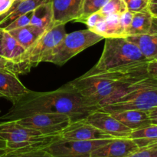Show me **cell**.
Instances as JSON below:
<instances>
[{
    "label": "cell",
    "instance_id": "6da1fadb",
    "mask_svg": "<svg viewBox=\"0 0 157 157\" xmlns=\"http://www.w3.org/2000/svg\"><path fill=\"white\" fill-rule=\"evenodd\" d=\"M100 109L85 101L81 95L66 83L59 89L49 92L29 90L9 112L1 117L2 121H15L37 113L64 114L71 123L83 120L91 112Z\"/></svg>",
    "mask_w": 157,
    "mask_h": 157
},
{
    "label": "cell",
    "instance_id": "7a4b0ae2",
    "mask_svg": "<svg viewBox=\"0 0 157 157\" xmlns=\"http://www.w3.org/2000/svg\"><path fill=\"white\" fill-rule=\"evenodd\" d=\"M67 83L87 103L99 108L110 104L125 95L133 85L98 75L90 76L81 75Z\"/></svg>",
    "mask_w": 157,
    "mask_h": 157
},
{
    "label": "cell",
    "instance_id": "3957f363",
    "mask_svg": "<svg viewBox=\"0 0 157 157\" xmlns=\"http://www.w3.org/2000/svg\"><path fill=\"white\" fill-rule=\"evenodd\" d=\"M148 60L136 46L126 38H106L101 58L94 66L83 75L90 76L97 73Z\"/></svg>",
    "mask_w": 157,
    "mask_h": 157
},
{
    "label": "cell",
    "instance_id": "277c9868",
    "mask_svg": "<svg viewBox=\"0 0 157 157\" xmlns=\"http://www.w3.org/2000/svg\"><path fill=\"white\" fill-rule=\"evenodd\" d=\"M157 107V80L147 78L136 83L117 99L100 109L108 113L125 110L149 111Z\"/></svg>",
    "mask_w": 157,
    "mask_h": 157
},
{
    "label": "cell",
    "instance_id": "5b68a950",
    "mask_svg": "<svg viewBox=\"0 0 157 157\" xmlns=\"http://www.w3.org/2000/svg\"><path fill=\"white\" fill-rule=\"evenodd\" d=\"M0 137L6 141L9 152L43 148L58 139L59 135H45L15 121H2L0 122Z\"/></svg>",
    "mask_w": 157,
    "mask_h": 157
},
{
    "label": "cell",
    "instance_id": "8992f818",
    "mask_svg": "<svg viewBox=\"0 0 157 157\" xmlns=\"http://www.w3.org/2000/svg\"><path fill=\"white\" fill-rule=\"evenodd\" d=\"M104 39V37L89 29L66 34L59 44L44 58L43 62L62 66L71 58Z\"/></svg>",
    "mask_w": 157,
    "mask_h": 157
},
{
    "label": "cell",
    "instance_id": "52a82bcc",
    "mask_svg": "<svg viewBox=\"0 0 157 157\" xmlns=\"http://www.w3.org/2000/svg\"><path fill=\"white\" fill-rule=\"evenodd\" d=\"M65 25H56L44 32L39 39L26 50L23 63V74L28 73L32 68L42 62L44 57L60 43L66 35Z\"/></svg>",
    "mask_w": 157,
    "mask_h": 157
},
{
    "label": "cell",
    "instance_id": "ba28073f",
    "mask_svg": "<svg viewBox=\"0 0 157 157\" xmlns=\"http://www.w3.org/2000/svg\"><path fill=\"white\" fill-rule=\"evenodd\" d=\"M111 139H113L78 141L63 139L58 137L42 149L55 157H90L94 150L109 143Z\"/></svg>",
    "mask_w": 157,
    "mask_h": 157
},
{
    "label": "cell",
    "instance_id": "9c48e42d",
    "mask_svg": "<svg viewBox=\"0 0 157 157\" xmlns=\"http://www.w3.org/2000/svg\"><path fill=\"white\" fill-rule=\"evenodd\" d=\"M25 127L36 130L45 135H58L71 123L70 117L64 114L37 113L15 120Z\"/></svg>",
    "mask_w": 157,
    "mask_h": 157
},
{
    "label": "cell",
    "instance_id": "30bf717a",
    "mask_svg": "<svg viewBox=\"0 0 157 157\" xmlns=\"http://www.w3.org/2000/svg\"><path fill=\"white\" fill-rule=\"evenodd\" d=\"M84 121L111 135L113 138H127L132 132L131 129L123 125L111 114L104 112L101 109L89 114L84 119Z\"/></svg>",
    "mask_w": 157,
    "mask_h": 157
},
{
    "label": "cell",
    "instance_id": "8fae6325",
    "mask_svg": "<svg viewBox=\"0 0 157 157\" xmlns=\"http://www.w3.org/2000/svg\"><path fill=\"white\" fill-rule=\"evenodd\" d=\"M59 138L78 141H94L115 139L92 125L86 123L84 119L71 123L59 134Z\"/></svg>",
    "mask_w": 157,
    "mask_h": 157
},
{
    "label": "cell",
    "instance_id": "7c38bea8",
    "mask_svg": "<svg viewBox=\"0 0 157 157\" xmlns=\"http://www.w3.org/2000/svg\"><path fill=\"white\" fill-rule=\"evenodd\" d=\"M26 50L9 33L3 30L2 55L9 63V70L18 75L23 74Z\"/></svg>",
    "mask_w": 157,
    "mask_h": 157
},
{
    "label": "cell",
    "instance_id": "4fadbf2b",
    "mask_svg": "<svg viewBox=\"0 0 157 157\" xmlns=\"http://www.w3.org/2000/svg\"><path fill=\"white\" fill-rule=\"evenodd\" d=\"M53 12V24L65 25L75 21L81 12L83 0H49Z\"/></svg>",
    "mask_w": 157,
    "mask_h": 157
},
{
    "label": "cell",
    "instance_id": "5bb4252c",
    "mask_svg": "<svg viewBox=\"0 0 157 157\" xmlns=\"http://www.w3.org/2000/svg\"><path fill=\"white\" fill-rule=\"evenodd\" d=\"M29 89L18 79V75L7 69H0V95L12 104L25 95Z\"/></svg>",
    "mask_w": 157,
    "mask_h": 157
},
{
    "label": "cell",
    "instance_id": "9a60e30c",
    "mask_svg": "<svg viewBox=\"0 0 157 157\" xmlns=\"http://www.w3.org/2000/svg\"><path fill=\"white\" fill-rule=\"evenodd\" d=\"M138 149L130 139L115 138L94 150L90 157H125Z\"/></svg>",
    "mask_w": 157,
    "mask_h": 157
},
{
    "label": "cell",
    "instance_id": "2e32d148",
    "mask_svg": "<svg viewBox=\"0 0 157 157\" xmlns=\"http://www.w3.org/2000/svg\"><path fill=\"white\" fill-rule=\"evenodd\" d=\"M49 0H22L15 1L12 7L6 14L0 15V29H4L18 17L32 12L42 3Z\"/></svg>",
    "mask_w": 157,
    "mask_h": 157
},
{
    "label": "cell",
    "instance_id": "e0dca14e",
    "mask_svg": "<svg viewBox=\"0 0 157 157\" xmlns=\"http://www.w3.org/2000/svg\"><path fill=\"white\" fill-rule=\"evenodd\" d=\"M119 18V15H107L89 30L104 37V38H126V32L121 26Z\"/></svg>",
    "mask_w": 157,
    "mask_h": 157
},
{
    "label": "cell",
    "instance_id": "ac0fdd59",
    "mask_svg": "<svg viewBox=\"0 0 157 157\" xmlns=\"http://www.w3.org/2000/svg\"><path fill=\"white\" fill-rule=\"evenodd\" d=\"M110 114L132 131L153 124L147 111L125 110Z\"/></svg>",
    "mask_w": 157,
    "mask_h": 157
},
{
    "label": "cell",
    "instance_id": "d6986e66",
    "mask_svg": "<svg viewBox=\"0 0 157 157\" xmlns=\"http://www.w3.org/2000/svg\"><path fill=\"white\" fill-rule=\"evenodd\" d=\"M126 38L136 46L147 59H157V35L143 34L130 35Z\"/></svg>",
    "mask_w": 157,
    "mask_h": 157
},
{
    "label": "cell",
    "instance_id": "ffe728a7",
    "mask_svg": "<svg viewBox=\"0 0 157 157\" xmlns=\"http://www.w3.org/2000/svg\"><path fill=\"white\" fill-rule=\"evenodd\" d=\"M46 30L36 26L29 25L20 29L9 31V33L24 48L25 50L30 49Z\"/></svg>",
    "mask_w": 157,
    "mask_h": 157
},
{
    "label": "cell",
    "instance_id": "44dd1931",
    "mask_svg": "<svg viewBox=\"0 0 157 157\" xmlns=\"http://www.w3.org/2000/svg\"><path fill=\"white\" fill-rule=\"evenodd\" d=\"M127 138L131 139L139 149L157 144V125L150 124L133 130Z\"/></svg>",
    "mask_w": 157,
    "mask_h": 157
},
{
    "label": "cell",
    "instance_id": "7402d4cb",
    "mask_svg": "<svg viewBox=\"0 0 157 157\" xmlns=\"http://www.w3.org/2000/svg\"><path fill=\"white\" fill-rule=\"evenodd\" d=\"M30 25L44 30L54 26L53 12L50 1L42 3L32 11Z\"/></svg>",
    "mask_w": 157,
    "mask_h": 157
},
{
    "label": "cell",
    "instance_id": "603a6c76",
    "mask_svg": "<svg viewBox=\"0 0 157 157\" xmlns=\"http://www.w3.org/2000/svg\"><path fill=\"white\" fill-rule=\"evenodd\" d=\"M153 17L147 10L133 13L131 24L127 31V37L130 35L149 34Z\"/></svg>",
    "mask_w": 157,
    "mask_h": 157
},
{
    "label": "cell",
    "instance_id": "cb8c5ba5",
    "mask_svg": "<svg viewBox=\"0 0 157 157\" xmlns=\"http://www.w3.org/2000/svg\"><path fill=\"white\" fill-rule=\"evenodd\" d=\"M108 1L109 0H83L80 15L75 22H81V20L88 15L99 12Z\"/></svg>",
    "mask_w": 157,
    "mask_h": 157
},
{
    "label": "cell",
    "instance_id": "d4e9b609",
    "mask_svg": "<svg viewBox=\"0 0 157 157\" xmlns=\"http://www.w3.org/2000/svg\"><path fill=\"white\" fill-rule=\"evenodd\" d=\"M127 8L124 0H109L99 11L104 16L110 15H121L127 12Z\"/></svg>",
    "mask_w": 157,
    "mask_h": 157
},
{
    "label": "cell",
    "instance_id": "484cf974",
    "mask_svg": "<svg viewBox=\"0 0 157 157\" xmlns=\"http://www.w3.org/2000/svg\"><path fill=\"white\" fill-rule=\"evenodd\" d=\"M3 157H55L42 148L9 151Z\"/></svg>",
    "mask_w": 157,
    "mask_h": 157
},
{
    "label": "cell",
    "instance_id": "4316f807",
    "mask_svg": "<svg viewBox=\"0 0 157 157\" xmlns=\"http://www.w3.org/2000/svg\"><path fill=\"white\" fill-rule=\"evenodd\" d=\"M32 15V12H29V13H26L25 14V15H21V16L18 17L16 19H15L13 22H12L9 26H7L6 28H4L3 30L6 31V32H9V31L13 30V29H20V28L29 26V25H30Z\"/></svg>",
    "mask_w": 157,
    "mask_h": 157
},
{
    "label": "cell",
    "instance_id": "83f0119b",
    "mask_svg": "<svg viewBox=\"0 0 157 157\" xmlns=\"http://www.w3.org/2000/svg\"><path fill=\"white\" fill-rule=\"evenodd\" d=\"M125 157H157V144L138 149Z\"/></svg>",
    "mask_w": 157,
    "mask_h": 157
},
{
    "label": "cell",
    "instance_id": "f1b7e54d",
    "mask_svg": "<svg viewBox=\"0 0 157 157\" xmlns=\"http://www.w3.org/2000/svg\"><path fill=\"white\" fill-rule=\"evenodd\" d=\"M127 5V11L136 13L147 10L148 0H124Z\"/></svg>",
    "mask_w": 157,
    "mask_h": 157
},
{
    "label": "cell",
    "instance_id": "f546056e",
    "mask_svg": "<svg viewBox=\"0 0 157 157\" xmlns=\"http://www.w3.org/2000/svg\"><path fill=\"white\" fill-rule=\"evenodd\" d=\"M105 16L104 15H102L100 12H98L86 17L85 18L81 20V22L85 24L87 26V29H90L94 27L100 21L103 20Z\"/></svg>",
    "mask_w": 157,
    "mask_h": 157
},
{
    "label": "cell",
    "instance_id": "4dcf8cb0",
    "mask_svg": "<svg viewBox=\"0 0 157 157\" xmlns=\"http://www.w3.org/2000/svg\"><path fill=\"white\" fill-rule=\"evenodd\" d=\"M133 16V12H130V11H127V12H124L123 14L120 15V23H121V26H122V28L124 29V31H125L126 35H127V29L130 27V24H131Z\"/></svg>",
    "mask_w": 157,
    "mask_h": 157
},
{
    "label": "cell",
    "instance_id": "1f68e13d",
    "mask_svg": "<svg viewBox=\"0 0 157 157\" xmlns=\"http://www.w3.org/2000/svg\"><path fill=\"white\" fill-rule=\"evenodd\" d=\"M148 73L152 78L157 80V59L150 60L148 62Z\"/></svg>",
    "mask_w": 157,
    "mask_h": 157
},
{
    "label": "cell",
    "instance_id": "d6a6232c",
    "mask_svg": "<svg viewBox=\"0 0 157 157\" xmlns=\"http://www.w3.org/2000/svg\"><path fill=\"white\" fill-rule=\"evenodd\" d=\"M15 0H0V15L6 14L13 5Z\"/></svg>",
    "mask_w": 157,
    "mask_h": 157
},
{
    "label": "cell",
    "instance_id": "836d02e7",
    "mask_svg": "<svg viewBox=\"0 0 157 157\" xmlns=\"http://www.w3.org/2000/svg\"><path fill=\"white\" fill-rule=\"evenodd\" d=\"M147 11L150 12L153 17L157 18V0H148Z\"/></svg>",
    "mask_w": 157,
    "mask_h": 157
},
{
    "label": "cell",
    "instance_id": "e575fe53",
    "mask_svg": "<svg viewBox=\"0 0 157 157\" xmlns=\"http://www.w3.org/2000/svg\"><path fill=\"white\" fill-rule=\"evenodd\" d=\"M9 152L7 147V143L5 139L0 137V157H3Z\"/></svg>",
    "mask_w": 157,
    "mask_h": 157
},
{
    "label": "cell",
    "instance_id": "d590c367",
    "mask_svg": "<svg viewBox=\"0 0 157 157\" xmlns=\"http://www.w3.org/2000/svg\"><path fill=\"white\" fill-rule=\"evenodd\" d=\"M149 34L150 35H157V18H153Z\"/></svg>",
    "mask_w": 157,
    "mask_h": 157
},
{
    "label": "cell",
    "instance_id": "8d00e7d4",
    "mask_svg": "<svg viewBox=\"0 0 157 157\" xmlns=\"http://www.w3.org/2000/svg\"><path fill=\"white\" fill-rule=\"evenodd\" d=\"M0 69L9 70V63H8L7 60L2 55H0Z\"/></svg>",
    "mask_w": 157,
    "mask_h": 157
},
{
    "label": "cell",
    "instance_id": "74e56055",
    "mask_svg": "<svg viewBox=\"0 0 157 157\" xmlns=\"http://www.w3.org/2000/svg\"><path fill=\"white\" fill-rule=\"evenodd\" d=\"M3 38V29H0V55H2V42Z\"/></svg>",
    "mask_w": 157,
    "mask_h": 157
},
{
    "label": "cell",
    "instance_id": "f35d334b",
    "mask_svg": "<svg viewBox=\"0 0 157 157\" xmlns=\"http://www.w3.org/2000/svg\"><path fill=\"white\" fill-rule=\"evenodd\" d=\"M15 1H22V0H15Z\"/></svg>",
    "mask_w": 157,
    "mask_h": 157
},
{
    "label": "cell",
    "instance_id": "ab89813d",
    "mask_svg": "<svg viewBox=\"0 0 157 157\" xmlns=\"http://www.w3.org/2000/svg\"><path fill=\"white\" fill-rule=\"evenodd\" d=\"M2 95H0V98H2Z\"/></svg>",
    "mask_w": 157,
    "mask_h": 157
}]
</instances>
